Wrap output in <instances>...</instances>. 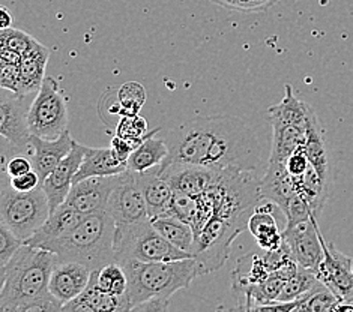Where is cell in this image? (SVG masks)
<instances>
[{
    "mask_svg": "<svg viewBox=\"0 0 353 312\" xmlns=\"http://www.w3.org/2000/svg\"><path fill=\"white\" fill-rule=\"evenodd\" d=\"M50 52L43 44L37 42L35 47L26 54H23L20 62V80L17 87V95H37L46 80V68L48 63Z\"/></svg>",
    "mask_w": 353,
    "mask_h": 312,
    "instance_id": "24",
    "label": "cell"
},
{
    "mask_svg": "<svg viewBox=\"0 0 353 312\" xmlns=\"http://www.w3.org/2000/svg\"><path fill=\"white\" fill-rule=\"evenodd\" d=\"M269 273L271 272L266 267L263 256L250 252V254L238 258L232 273V289L238 299L239 308H242L243 303H245L248 291L254 285L263 282Z\"/></svg>",
    "mask_w": 353,
    "mask_h": 312,
    "instance_id": "22",
    "label": "cell"
},
{
    "mask_svg": "<svg viewBox=\"0 0 353 312\" xmlns=\"http://www.w3.org/2000/svg\"><path fill=\"white\" fill-rule=\"evenodd\" d=\"M37 39L20 29L8 28L0 32V48H8L19 54H26L37 44Z\"/></svg>",
    "mask_w": 353,
    "mask_h": 312,
    "instance_id": "36",
    "label": "cell"
},
{
    "mask_svg": "<svg viewBox=\"0 0 353 312\" xmlns=\"http://www.w3.org/2000/svg\"><path fill=\"white\" fill-rule=\"evenodd\" d=\"M242 231L223 219L212 216L209 222L196 234L191 256L197 264V275L205 276L221 269L229 260L233 240Z\"/></svg>",
    "mask_w": 353,
    "mask_h": 312,
    "instance_id": "9",
    "label": "cell"
},
{
    "mask_svg": "<svg viewBox=\"0 0 353 312\" xmlns=\"http://www.w3.org/2000/svg\"><path fill=\"white\" fill-rule=\"evenodd\" d=\"M105 212L114 219L116 225L136 224L150 219L136 171L127 170L117 177Z\"/></svg>",
    "mask_w": 353,
    "mask_h": 312,
    "instance_id": "11",
    "label": "cell"
},
{
    "mask_svg": "<svg viewBox=\"0 0 353 312\" xmlns=\"http://www.w3.org/2000/svg\"><path fill=\"white\" fill-rule=\"evenodd\" d=\"M21 54L12 52V50L8 48H0V61L2 62H10V63H20L21 62Z\"/></svg>",
    "mask_w": 353,
    "mask_h": 312,
    "instance_id": "45",
    "label": "cell"
},
{
    "mask_svg": "<svg viewBox=\"0 0 353 312\" xmlns=\"http://www.w3.org/2000/svg\"><path fill=\"white\" fill-rule=\"evenodd\" d=\"M148 123L139 114L122 116L116 128V136L130 140H145L148 136Z\"/></svg>",
    "mask_w": 353,
    "mask_h": 312,
    "instance_id": "37",
    "label": "cell"
},
{
    "mask_svg": "<svg viewBox=\"0 0 353 312\" xmlns=\"http://www.w3.org/2000/svg\"><path fill=\"white\" fill-rule=\"evenodd\" d=\"M68 108L57 81L53 77H46L29 110L32 136L54 140L68 131Z\"/></svg>",
    "mask_w": 353,
    "mask_h": 312,
    "instance_id": "8",
    "label": "cell"
},
{
    "mask_svg": "<svg viewBox=\"0 0 353 312\" xmlns=\"http://www.w3.org/2000/svg\"><path fill=\"white\" fill-rule=\"evenodd\" d=\"M169 156L163 164H197L254 171L262 163V146L247 122L234 116L190 121L163 137Z\"/></svg>",
    "mask_w": 353,
    "mask_h": 312,
    "instance_id": "1",
    "label": "cell"
},
{
    "mask_svg": "<svg viewBox=\"0 0 353 312\" xmlns=\"http://www.w3.org/2000/svg\"><path fill=\"white\" fill-rule=\"evenodd\" d=\"M158 132H161V128L148 132L141 145L132 152L128 159V170L143 173L161 165L165 161L169 156V147H167L164 138L155 137Z\"/></svg>",
    "mask_w": 353,
    "mask_h": 312,
    "instance_id": "28",
    "label": "cell"
},
{
    "mask_svg": "<svg viewBox=\"0 0 353 312\" xmlns=\"http://www.w3.org/2000/svg\"><path fill=\"white\" fill-rule=\"evenodd\" d=\"M85 215L79 214L68 205L59 206L54 212L48 215L46 222L39 227L38 231L32 236L30 239L24 242V245H30V247L39 248L50 240H54L57 238H62L66 233H70L75 225H77Z\"/></svg>",
    "mask_w": 353,
    "mask_h": 312,
    "instance_id": "25",
    "label": "cell"
},
{
    "mask_svg": "<svg viewBox=\"0 0 353 312\" xmlns=\"http://www.w3.org/2000/svg\"><path fill=\"white\" fill-rule=\"evenodd\" d=\"M2 62V61H0ZM20 80V63H10L2 62L0 66V86L10 92H17Z\"/></svg>",
    "mask_w": 353,
    "mask_h": 312,
    "instance_id": "41",
    "label": "cell"
},
{
    "mask_svg": "<svg viewBox=\"0 0 353 312\" xmlns=\"http://www.w3.org/2000/svg\"><path fill=\"white\" fill-rule=\"evenodd\" d=\"M48 215L50 205L43 185L33 191L20 192L5 177L0 192V221L10 227L23 243L38 231Z\"/></svg>",
    "mask_w": 353,
    "mask_h": 312,
    "instance_id": "7",
    "label": "cell"
},
{
    "mask_svg": "<svg viewBox=\"0 0 353 312\" xmlns=\"http://www.w3.org/2000/svg\"><path fill=\"white\" fill-rule=\"evenodd\" d=\"M3 89L2 101H0V134L11 146L14 154H24L30 152V137L32 132L29 129V110L32 105V95H17L11 92L6 94Z\"/></svg>",
    "mask_w": 353,
    "mask_h": 312,
    "instance_id": "10",
    "label": "cell"
},
{
    "mask_svg": "<svg viewBox=\"0 0 353 312\" xmlns=\"http://www.w3.org/2000/svg\"><path fill=\"white\" fill-rule=\"evenodd\" d=\"M116 176H103V177H88L80 182H75L65 200L74 210L81 215H90L97 212H105L108 198L117 182Z\"/></svg>",
    "mask_w": 353,
    "mask_h": 312,
    "instance_id": "15",
    "label": "cell"
},
{
    "mask_svg": "<svg viewBox=\"0 0 353 312\" xmlns=\"http://www.w3.org/2000/svg\"><path fill=\"white\" fill-rule=\"evenodd\" d=\"M117 103L121 107V114H139L146 103V90L137 81L123 83L117 90Z\"/></svg>",
    "mask_w": 353,
    "mask_h": 312,
    "instance_id": "35",
    "label": "cell"
},
{
    "mask_svg": "<svg viewBox=\"0 0 353 312\" xmlns=\"http://www.w3.org/2000/svg\"><path fill=\"white\" fill-rule=\"evenodd\" d=\"M128 170V163L116 155L112 146L108 147H88L85 158L74 177V183L80 182L88 177H103L116 176Z\"/></svg>",
    "mask_w": 353,
    "mask_h": 312,
    "instance_id": "23",
    "label": "cell"
},
{
    "mask_svg": "<svg viewBox=\"0 0 353 312\" xmlns=\"http://www.w3.org/2000/svg\"><path fill=\"white\" fill-rule=\"evenodd\" d=\"M283 239L288 242L296 263L316 273L323 260L322 233L319 230L317 216L285 229Z\"/></svg>",
    "mask_w": 353,
    "mask_h": 312,
    "instance_id": "13",
    "label": "cell"
},
{
    "mask_svg": "<svg viewBox=\"0 0 353 312\" xmlns=\"http://www.w3.org/2000/svg\"><path fill=\"white\" fill-rule=\"evenodd\" d=\"M214 203V216L223 219L241 231L248 230V219L260 200V180L253 171L225 168L215 187L208 191Z\"/></svg>",
    "mask_w": 353,
    "mask_h": 312,
    "instance_id": "5",
    "label": "cell"
},
{
    "mask_svg": "<svg viewBox=\"0 0 353 312\" xmlns=\"http://www.w3.org/2000/svg\"><path fill=\"white\" fill-rule=\"evenodd\" d=\"M12 15L11 12L6 10L5 6L0 8V28L2 29H8V28H12Z\"/></svg>",
    "mask_w": 353,
    "mask_h": 312,
    "instance_id": "46",
    "label": "cell"
},
{
    "mask_svg": "<svg viewBox=\"0 0 353 312\" xmlns=\"http://www.w3.org/2000/svg\"><path fill=\"white\" fill-rule=\"evenodd\" d=\"M86 146L80 145L79 141L74 140L72 149L68 155L62 159L54 170L48 174L47 179L43 183L46 196L50 205V214L65 203L66 197L74 185V177L77 174L79 168L85 158Z\"/></svg>",
    "mask_w": 353,
    "mask_h": 312,
    "instance_id": "16",
    "label": "cell"
},
{
    "mask_svg": "<svg viewBox=\"0 0 353 312\" xmlns=\"http://www.w3.org/2000/svg\"><path fill=\"white\" fill-rule=\"evenodd\" d=\"M307 128L308 125L272 126L274 137L269 163H285L299 147L305 146Z\"/></svg>",
    "mask_w": 353,
    "mask_h": 312,
    "instance_id": "29",
    "label": "cell"
},
{
    "mask_svg": "<svg viewBox=\"0 0 353 312\" xmlns=\"http://www.w3.org/2000/svg\"><path fill=\"white\" fill-rule=\"evenodd\" d=\"M150 221H152L155 229L172 245H174L176 248H179L185 252H190L191 254L192 245H194L196 240V234L190 224L183 222L179 218L172 215L150 219Z\"/></svg>",
    "mask_w": 353,
    "mask_h": 312,
    "instance_id": "31",
    "label": "cell"
},
{
    "mask_svg": "<svg viewBox=\"0 0 353 312\" xmlns=\"http://www.w3.org/2000/svg\"><path fill=\"white\" fill-rule=\"evenodd\" d=\"M212 3L238 12H262L276 5L280 0H211Z\"/></svg>",
    "mask_w": 353,
    "mask_h": 312,
    "instance_id": "38",
    "label": "cell"
},
{
    "mask_svg": "<svg viewBox=\"0 0 353 312\" xmlns=\"http://www.w3.org/2000/svg\"><path fill=\"white\" fill-rule=\"evenodd\" d=\"M305 152L310 159V164L316 168V171L321 174L323 179H331V168H330V158H327V149L323 138V129L319 123L317 116L314 114L308 122L307 128V141H305Z\"/></svg>",
    "mask_w": 353,
    "mask_h": 312,
    "instance_id": "30",
    "label": "cell"
},
{
    "mask_svg": "<svg viewBox=\"0 0 353 312\" xmlns=\"http://www.w3.org/2000/svg\"><path fill=\"white\" fill-rule=\"evenodd\" d=\"M321 282L319 278L316 276V273L310 269H305L299 266L298 272L293 275L289 281H285L283 291L279 298V302H290L295 300L298 298H301L302 294H305L307 291H310L311 289Z\"/></svg>",
    "mask_w": 353,
    "mask_h": 312,
    "instance_id": "34",
    "label": "cell"
},
{
    "mask_svg": "<svg viewBox=\"0 0 353 312\" xmlns=\"http://www.w3.org/2000/svg\"><path fill=\"white\" fill-rule=\"evenodd\" d=\"M21 245H24L23 240L17 238L10 227L0 221V266H6Z\"/></svg>",
    "mask_w": 353,
    "mask_h": 312,
    "instance_id": "39",
    "label": "cell"
},
{
    "mask_svg": "<svg viewBox=\"0 0 353 312\" xmlns=\"http://www.w3.org/2000/svg\"><path fill=\"white\" fill-rule=\"evenodd\" d=\"M32 170H33L32 159L26 158L23 154H17L11 156V159L6 163V167H5V173L8 174V177H17V176L26 174Z\"/></svg>",
    "mask_w": 353,
    "mask_h": 312,
    "instance_id": "43",
    "label": "cell"
},
{
    "mask_svg": "<svg viewBox=\"0 0 353 312\" xmlns=\"http://www.w3.org/2000/svg\"><path fill=\"white\" fill-rule=\"evenodd\" d=\"M263 258H265V263H266V267L269 269V272L279 271L280 267H283L284 264H288L289 261L295 260V258H293L292 249H290V247L285 240H283V243L276 249L265 251Z\"/></svg>",
    "mask_w": 353,
    "mask_h": 312,
    "instance_id": "40",
    "label": "cell"
},
{
    "mask_svg": "<svg viewBox=\"0 0 353 312\" xmlns=\"http://www.w3.org/2000/svg\"><path fill=\"white\" fill-rule=\"evenodd\" d=\"M98 285L104 291L113 294V296H127L128 294V276L123 267L113 261L97 271Z\"/></svg>",
    "mask_w": 353,
    "mask_h": 312,
    "instance_id": "33",
    "label": "cell"
},
{
    "mask_svg": "<svg viewBox=\"0 0 353 312\" xmlns=\"http://www.w3.org/2000/svg\"><path fill=\"white\" fill-rule=\"evenodd\" d=\"M285 95L281 103L269 107L268 116L272 126L281 125H308L310 119L316 114L313 107L293 95L290 84H285Z\"/></svg>",
    "mask_w": 353,
    "mask_h": 312,
    "instance_id": "27",
    "label": "cell"
},
{
    "mask_svg": "<svg viewBox=\"0 0 353 312\" xmlns=\"http://www.w3.org/2000/svg\"><path fill=\"white\" fill-rule=\"evenodd\" d=\"M114 219L107 212H97L86 215L62 238L39 248L52 251L57 260L77 261L95 272L114 261Z\"/></svg>",
    "mask_w": 353,
    "mask_h": 312,
    "instance_id": "4",
    "label": "cell"
},
{
    "mask_svg": "<svg viewBox=\"0 0 353 312\" xmlns=\"http://www.w3.org/2000/svg\"><path fill=\"white\" fill-rule=\"evenodd\" d=\"M92 276V271L77 261H63L57 260L50 280V293L61 303L63 308L75 298L86 290Z\"/></svg>",
    "mask_w": 353,
    "mask_h": 312,
    "instance_id": "17",
    "label": "cell"
},
{
    "mask_svg": "<svg viewBox=\"0 0 353 312\" xmlns=\"http://www.w3.org/2000/svg\"><path fill=\"white\" fill-rule=\"evenodd\" d=\"M56 254L43 248L21 245L8 264L2 267L0 311H62L50 293V280Z\"/></svg>",
    "mask_w": 353,
    "mask_h": 312,
    "instance_id": "2",
    "label": "cell"
},
{
    "mask_svg": "<svg viewBox=\"0 0 353 312\" xmlns=\"http://www.w3.org/2000/svg\"><path fill=\"white\" fill-rule=\"evenodd\" d=\"M296 300L298 312H327L335 311L340 303V299L327 289V287L321 281L314 289H311L305 294H302Z\"/></svg>",
    "mask_w": 353,
    "mask_h": 312,
    "instance_id": "32",
    "label": "cell"
},
{
    "mask_svg": "<svg viewBox=\"0 0 353 312\" xmlns=\"http://www.w3.org/2000/svg\"><path fill=\"white\" fill-rule=\"evenodd\" d=\"M159 171L174 191L203 196L218 183L223 170L197 164H161Z\"/></svg>",
    "mask_w": 353,
    "mask_h": 312,
    "instance_id": "14",
    "label": "cell"
},
{
    "mask_svg": "<svg viewBox=\"0 0 353 312\" xmlns=\"http://www.w3.org/2000/svg\"><path fill=\"white\" fill-rule=\"evenodd\" d=\"M284 164H285V168H288V171L290 173V176L295 177V179H298V177H301V176H304L310 167V159L307 156L305 147L304 146L299 147L295 154L288 158V161H285Z\"/></svg>",
    "mask_w": 353,
    "mask_h": 312,
    "instance_id": "42",
    "label": "cell"
},
{
    "mask_svg": "<svg viewBox=\"0 0 353 312\" xmlns=\"http://www.w3.org/2000/svg\"><path fill=\"white\" fill-rule=\"evenodd\" d=\"M74 145V138H71L70 132L65 131L61 137L54 140H47L38 136L30 137V146H32V164L33 170L39 176L41 185L52 173L54 168L62 163V159L70 154Z\"/></svg>",
    "mask_w": 353,
    "mask_h": 312,
    "instance_id": "18",
    "label": "cell"
},
{
    "mask_svg": "<svg viewBox=\"0 0 353 312\" xmlns=\"http://www.w3.org/2000/svg\"><path fill=\"white\" fill-rule=\"evenodd\" d=\"M260 192L263 200L276 205L283 212L288 209L289 201L298 194V188L284 163L268 164L266 173L260 179Z\"/></svg>",
    "mask_w": 353,
    "mask_h": 312,
    "instance_id": "21",
    "label": "cell"
},
{
    "mask_svg": "<svg viewBox=\"0 0 353 312\" xmlns=\"http://www.w3.org/2000/svg\"><path fill=\"white\" fill-rule=\"evenodd\" d=\"M274 203L268 201L259 205L248 219V231L254 236L259 247L263 251L276 249L283 243V233H280L275 218L272 215Z\"/></svg>",
    "mask_w": 353,
    "mask_h": 312,
    "instance_id": "26",
    "label": "cell"
},
{
    "mask_svg": "<svg viewBox=\"0 0 353 312\" xmlns=\"http://www.w3.org/2000/svg\"><path fill=\"white\" fill-rule=\"evenodd\" d=\"M192 257L190 252L176 248L159 233L152 221L116 225L114 261H173Z\"/></svg>",
    "mask_w": 353,
    "mask_h": 312,
    "instance_id": "6",
    "label": "cell"
},
{
    "mask_svg": "<svg viewBox=\"0 0 353 312\" xmlns=\"http://www.w3.org/2000/svg\"><path fill=\"white\" fill-rule=\"evenodd\" d=\"M119 263L128 276L131 311L152 300L169 302L176 291L188 289L197 275L194 257L173 261L122 260Z\"/></svg>",
    "mask_w": 353,
    "mask_h": 312,
    "instance_id": "3",
    "label": "cell"
},
{
    "mask_svg": "<svg viewBox=\"0 0 353 312\" xmlns=\"http://www.w3.org/2000/svg\"><path fill=\"white\" fill-rule=\"evenodd\" d=\"M137 180L146 201L149 218L157 219L161 216H169L174 189L159 171V165L150 168L148 171L137 173Z\"/></svg>",
    "mask_w": 353,
    "mask_h": 312,
    "instance_id": "20",
    "label": "cell"
},
{
    "mask_svg": "<svg viewBox=\"0 0 353 312\" xmlns=\"http://www.w3.org/2000/svg\"><path fill=\"white\" fill-rule=\"evenodd\" d=\"M352 266H353V260H352Z\"/></svg>",
    "mask_w": 353,
    "mask_h": 312,
    "instance_id": "47",
    "label": "cell"
},
{
    "mask_svg": "<svg viewBox=\"0 0 353 312\" xmlns=\"http://www.w3.org/2000/svg\"><path fill=\"white\" fill-rule=\"evenodd\" d=\"M322 245L323 260L317 267L316 276L340 299V302L353 303V258L344 256L332 243H327L323 234Z\"/></svg>",
    "mask_w": 353,
    "mask_h": 312,
    "instance_id": "12",
    "label": "cell"
},
{
    "mask_svg": "<svg viewBox=\"0 0 353 312\" xmlns=\"http://www.w3.org/2000/svg\"><path fill=\"white\" fill-rule=\"evenodd\" d=\"M10 182H11V187L17 191L20 192H29L33 191L35 188H38L41 185L39 180V176L35 170H32L26 174H21V176H17V177H10Z\"/></svg>",
    "mask_w": 353,
    "mask_h": 312,
    "instance_id": "44",
    "label": "cell"
},
{
    "mask_svg": "<svg viewBox=\"0 0 353 312\" xmlns=\"http://www.w3.org/2000/svg\"><path fill=\"white\" fill-rule=\"evenodd\" d=\"M70 312H123L131 311V303L127 296H113L98 285L97 271L92 272L89 285L79 298H75L62 308Z\"/></svg>",
    "mask_w": 353,
    "mask_h": 312,
    "instance_id": "19",
    "label": "cell"
}]
</instances>
